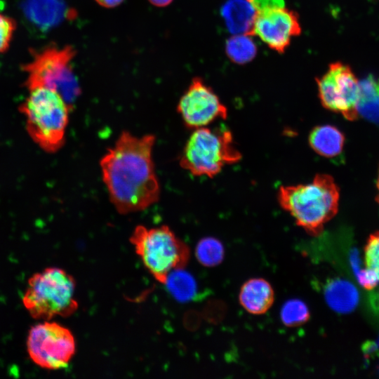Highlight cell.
<instances>
[{"instance_id": "cell-1", "label": "cell", "mask_w": 379, "mask_h": 379, "mask_svg": "<svg viewBox=\"0 0 379 379\" xmlns=\"http://www.w3.org/2000/svg\"><path fill=\"white\" fill-rule=\"evenodd\" d=\"M156 137L124 131L100 160L109 200L120 214L142 211L157 203L161 189L152 150Z\"/></svg>"}, {"instance_id": "cell-2", "label": "cell", "mask_w": 379, "mask_h": 379, "mask_svg": "<svg viewBox=\"0 0 379 379\" xmlns=\"http://www.w3.org/2000/svg\"><path fill=\"white\" fill-rule=\"evenodd\" d=\"M277 199L299 227L317 237L338 212L340 190L332 176L319 173L307 184L280 187Z\"/></svg>"}, {"instance_id": "cell-3", "label": "cell", "mask_w": 379, "mask_h": 379, "mask_svg": "<svg viewBox=\"0 0 379 379\" xmlns=\"http://www.w3.org/2000/svg\"><path fill=\"white\" fill-rule=\"evenodd\" d=\"M20 111L29 137L41 149L55 153L65 142L72 107L57 91L47 87L28 90Z\"/></svg>"}, {"instance_id": "cell-4", "label": "cell", "mask_w": 379, "mask_h": 379, "mask_svg": "<svg viewBox=\"0 0 379 379\" xmlns=\"http://www.w3.org/2000/svg\"><path fill=\"white\" fill-rule=\"evenodd\" d=\"M74 291L75 281L70 274L60 268L48 267L29 279L22 303L35 319L69 317L78 308Z\"/></svg>"}, {"instance_id": "cell-5", "label": "cell", "mask_w": 379, "mask_h": 379, "mask_svg": "<svg viewBox=\"0 0 379 379\" xmlns=\"http://www.w3.org/2000/svg\"><path fill=\"white\" fill-rule=\"evenodd\" d=\"M145 267L159 282L166 284L171 272L187 263L190 249L166 225L135 227L130 238Z\"/></svg>"}, {"instance_id": "cell-6", "label": "cell", "mask_w": 379, "mask_h": 379, "mask_svg": "<svg viewBox=\"0 0 379 379\" xmlns=\"http://www.w3.org/2000/svg\"><path fill=\"white\" fill-rule=\"evenodd\" d=\"M241 154L226 128L194 129L180 158V166L194 176L213 178L226 165L238 162Z\"/></svg>"}, {"instance_id": "cell-7", "label": "cell", "mask_w": 379, "mask_h": 379, "mask_svg": "<svg viewBox=\"0 0 379 379\" xmlns=\"http://www.w3.org/2000/svg\"><path fill=\"white\" fill-rule=\"evenodd\" d=\"M74 49L69 46H49L34 52L32 58L22 65L28 90L47 87L59 93L72 107L80 91L73 72L72 61Z\"/></svg>"}, {"instance_id": "cell-8", "label": "cell", "mask_w": 379, "mask_h": 379, "mask_svg": "<svg viewBox=\"0 0 379 379\" xmlns=\"http://www.w3.org/2000/svg\"><path fill=\"white\" fill-rule=\"evenodd\" d=\"M75 347L74 338L69 329L48 321L34 326L27 340L30 359L41 368L49 370L66 367L74 354Z\"/></svg>"}, {"instance_id": "cell-9", "label": "cell", "mask_w": 379, "mask_h": 379, "mask_svg": "<svg viewBox=\"0 0 379 379\" xmlns=\"http://www.w3.org/2000/svg\"><path fill=\"white\" fill-rule=\"evenodd\" d=\"M316 81L319 98L324 108L341 114L349 121L358 119L359 81L349 65L333 62Z\"/></svg>"}, {"instance_id": "cell-10", "label": "cell", "mask_w": 379, "mask_h": 379, "mask_svg": "<svg viewBox=\"0 0 379 379\" xmlns=\"http://www.w3.org/2000/svg\"><path fill=\"white\" fill-rule=\"evenodd\" d=\"M185 125L196 129L210 124L220 118L225 119L227 109L213 89L201 79L195 77L177 106Z\"/></svg>"}, {"instance_id": "cell-11", "label": "cell", "mask_w": 379, "mask_h": 379, "mask_svg": "<svg viewBox=\"0 0 379 379\" xmlns=\"http://www.w3.org/2000/svg\"><path fill=\"white\" fill-rule=\"evenodd\" d=\"M301 32L298 14L284 6L257 12L251 35L257 36L270 48L283 53Z\"/></svg>"}, {"instance_id": "cell-12", "label": "cell", "mask_w": 379, "mask_h": 379, "mask_svg": "<svg viewBox=\"0 0 379 379\" xmlns=\"http://www.w3.org/2000/svg\"><path fill=\"white\" fill-rule=\"evenodd\" d=\"M274 293L271 284L264 279L253 278L246 281L239 295L241 305L253 314H262L272 305Z\"/></svg>"}, {"instance_id": "cell-13", "label": "cell", "mask_w": 379, "mask_h": 379, "mask_svg": "<svg viewBox=\"0 0 379 379\" xmlns=\"http://www.w3.org/2000/svg\"><path fill=\"white\" fill-rule=\"evenodd\" d=\"M256 13L249 0H227L221 8L226 27L232 34H251Z\"/></svg>"}, {"instance_id": "cell-14", "label": "cell", "mask_w": 379, "mask_h": 379, "mask_svg": "<svg viewBox=\"0 0 379 379\" xmlns=\"http://www.w3.org/2000/svg\"><path fill=\"white\" fill-rule=\"evenodd\" d=\"M324 296L327 305L335 312L347 314L358 305L359 294L354 285L344 279L337 278L326 285Z\"/></svg>"}, {"instance_id": "cell-15", "label": "cell", "mask_w": 379, "mask_h": 379, "mask_svg": "<svg viewBox=\"0 0 379 379\" xmlns=\"http://www.w3.org/2000/svg\"><path fill=\"white\" fill-rule=\"evenodd\" d=\"M308 140L310 146L316 153L328 158L339 155L345 143L343 133L331 125L314 127L310 133Z\"/></svg>"}, {"instance_id": "cell-16", "label": "cell", "mask_w": 379, "mask_h": 379, "mask_svg": "<svg viewBox=\"0 0 379 379\" xmlns=\"http://www.w3.org/2000/svg\"><path fill=\"white\" fill-rule=\"evenodd\" d=\"M359 115L379 124V77L368 75L359 81Z\"/></svg>"}, {"instance_id": "cell-17", "label": "cell", "mask_w": 379, "mask_h": 379, "mask_svg": "<svg viewBox=\"0 0 379 379\" xmlns=\"http://www.w3.org/2000/svg\"><path fill=\"white\" fill-rule=\"evenodd\" d=\"M248 34H233L225 43V53L233 63L245 65L251 62L258 53V47Z\"/></svg>"}, {"instance_id": "cell-18", "label": "cell", "mask_w": 379, "mask_h": 379, "mask_svg": "<svg viewBox=\"0 0 379 379\" xmlns=\"http://www.w3.org/2000/svg\"><path fill=\"white\" fill-rule=\"evenodd\" d=\"M224 255L223 245L215 238L202 239L196 248L197 258L205 267H214L219 265L222 261Z\"/></svg>"}, {"instance_id": "cell-19", "label": "cell", "mask_w": 379, "mask_h": 379, "mask_svg": "<svg viewBox=\"0 0 379 379\" xmlns=\"http://www.w3.org/2000/svg\"><path fill=\"white\" fill-rule=\"evenodd\" d=\"M280 317L284 325L288 327H295L308 321L310 311L303 301L299 299H291L283 305Z\"/></svg>"}, {"instance_id": "cell-20", "label": "cell", "mask_w": 379, "mask_h": 379, "mask_svg": "<svg viewBox=\"0 0 379 379\" xmlns=\"http://www.w3.org/2000/svg\"><path fill=\"white\" fill-rule=\"evenodd\" d=\"M167 280L170 281L169 282L166 281V283L170 284L171 289L181 300L191 298L196 291L195 282L187 274H172L171 278L168 277Z\"/></svg>"}, {"instance_id": "cell-21", "label": "cell", "mask_w": 379, "mask_h": 379, "mask_svg": "<svg viewBox=\"0 0 379 379\" xmlns=\"http://www.w3.org/2000/svg\"><path fill=\"white\" fill-rule=\"evenodd\" d=\"M16 27L15 19L0 12V54L9 48Z\"/></svg>"}, {"instance_id": "cell-22", "label": "cell", "mask_w": 379, "mask_h": 379, "mask_svg": "<svg viewBox=\"0 0 379 379\" xmlns=\"http://www.w3.org/2000/svg\"><path fill=\"white\" fill-rule=\"evenodd\" d=\"M364 252L366 267L374 272L379 277V232L371 234Z\"/></svg>"}, {"instance_id": "cell-23", "label": "cell", "mask_w": 379, "mask_h": 379, "mask_svg": "<svg viewBox=\"0 0 379 379\" xmlns=\"http://www.w3.org/2000/svg\"><path fill=\"white\" fill-rule=\"evenodd\" d=\"M354 272L359 284L367 289L374 288L379 283L378 275L367 267L365 269L359 267Z\"/></svg>"}, {"instance_id": "cell-24", "label": "cell", "mask_w": 379, "mask_h": 379, "mask_svg": "<svg viewBox=\"0 0 379 379\" xmlns=\"http://www.w3.org/2000/svg\"><path fill=\"white\" fill-rule=\"evenodd\" d=\"M256 12L285 6L284 0H249Z\"/></svg>"}, {"instance_id": "cell-25", "label": "cell", "mask_w": 379, "mask_h": 379, "mask_svg": "<svg viewBox=\"0 0 379 379\" xmlns=\"http://www.w3.org/2000/svg\"><path fill=\"white\" fill-rule=\"evenodd\" d=\"M98 4L105 8H113L119 5L124 0H95Z\"/></svg>"}, {"instance_id": "cell-26", "label": "cell", "mask_w": 379, "mask_h": 379, "mask_svg": "<svg viewBox=\"0 0 379 379\" xmlns=\"http://www.w3.org/2000/svg\"><path fill=\"white\" fill-rule=\"evenodd\" d=\"M149 1L154 6L164 7L170 4L173 0H149Z\"/></svg>"}, {"instance_id": "cell-27", "label": "cell", "mask_w": 379, "mask_h": 379, "mask_svg": "<svg viewBox=\"0 0 379 379\" xmlns=\"http://www.w3.org/2000/svg\"><path fill=\"white\" fill-rule=\"evenodd\" d=\"M376 185H377V189H378V194L376 196L375 200L379 204V173H378Z\"/></svg>"}]
</instances>
